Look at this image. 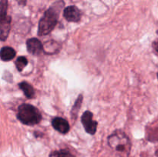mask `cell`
<instances>
[{
    "label": "cell",
    "mask_w": 158,
    "mask_h": 157,
    "mask_svg": "<svg viewBox=\"0 0 158 157\" xmlns=\"http://www.w3.org/2000/svg\"><path fill=\"white\" fill-rule=\"evenodd\" d=\"M11 21L12 18L7 15L6 18L0 19V40L6 41L9 35L11 29Z\"/></svg>",
    "instance_id": "cell-7"
},
{
    "label": "cell",
    "mask_w": 158,
    "mask_h": 157,
    "mask_svg": "<svg viewBox=\"0 0 158 157\" xmlns=\"http://www.w3.org/2000/svg\"><path fill=\"white\" fill-rule=\"evenodd\" d=\"M49 157H75L70 152L66 149H60L58 151H53L50 153Z\"/></svg>",
    "instance_id": "cell-13"
},
{
    "label": "cell",
    "mask_w": 158,
    "mask_h": 157,
    "mask_svg": "<svg viewBox=\"0 0 158 157\" xmlns=\"http://www.w3.org/2000/svg\"><path fill=\"white\" fill-rule=\"evenodd\" d=\"M153 47H154V49L158 52V42H154L153 43Z\"/></svg>",
    "instance_id": "cell-17"
},
{
    "label": "cell",
    "mask_w": 158,
    "mask_h": 157,
    "mask_svg": "<svg viewBox=\"0 0 158 157\" xmlns=\"http://www.w3.org/2000/svg\"><path fill=\"white\" fill-rule=\"evenodd\" d=\"M108 145L121 157H128L131 152V143L127 135L121 130H117L108 137Z\"/></svg>",
    "instance_id": "cell-2"
},
{
    "label": "cell",
    "mask_w": 158,
    "mask_h": 157,
    "mask_svg": "<svg viewBox=\"0 0 158 157\" xmlns=\"http://www.w3.org/2000/svg\"><path fill=\"white\" fill-rule=\"evenodd\" d=\"M63 6L64 2L60 0L52 4V6L46 11L39 22L38 35L40 36L48 35L53 30L58 22L60 13Z\"/></svg>",
    "instance_id": "cell-1"
},
{
    "label": "cell",
    "mask_w": 158,
    "mask_h": 157,
    "mask_svg": "<svg viewBox=\"0 0 158 157\" xmlns=\"http://www.w3.org/2000/svg\"><path fill=\"white\" fill-rule=\"evenodd\" d=\"M157 78H158V73H157Z\"/></svg>",
    "instance_id": "cell-19"
},
{
    "label": "cell",
    "mask_w": 158,
    "mask_h": 157,
    "mask_svg": "<svg viewBox=\"0 0 158 157\" xmlns=\"http://www.w3.org/2000/svg\"><path fill=\"white\" fill-rule=\"evenodd\" d=\"M82 102H83V95H80L77 98V101H76L75 104L73 105L72 108V111H71V115H72V119L73 118L75 119L77 118V115H78V112L80 111V107H81Z\"/></svg>",
    "instance_id": "cell-12"
},
{
    "label": "cell",
    "mask_w": 158,
    "mask_h": 157,
    "mask_svg": "<svg viewBox=\"0 0 158 157\" xmlns=\"http://www.w3.org/2000/svg\"><path fill=\"white\" fill-rule=\"evenodd\" d=\"M26 47L28 52L34 55H39L43 52V45L38 38H32L28 39L26 42Z\"/></svg>",
    "instance_id": "cell-6"
},
{
    "label": "cell",
    "mask_w": 158,
    "mask_h": 157,
    "mask_svg": "<svg viewBox=\"0 0 158 157\" xmlns=\"http://www.w3.org/2000/svg\"><path fill=\"white\" fill-rule=\"evenodd\" d=\"M60 49V44L56 41H47L43 45V52L47 54L56 53V52H59Z\"/></svg>",
    "instance_id": "cell-10"
},
{
    "label": "cell",
    "mask_w": 158,
    "mask_h": 157,
    "mask_svg": "<svg viewBox=\"0 0 158 157\" xmlns=\"http://www.w3.org/2000/svg\"><path fill=\"white\" fill-rule=\"evenodd\" d=\"M81 121L85 130L90 135H94L97 132V122L93 119V113L89 111L83 112L81 117Z\"/></svg>",
    "instance_id": "cell-4"
},
{
    "label": "cell",
    "mask_w": 158,
    "mask_h": 157,
    "mask_svg": "<svg viewBox=\"0 0 158 157\" xmlns=\"http://www.w3.org/2000/svg\"><path fill=\"white\" fill-rule=\"evenodd\" d=\"M8 0H0V19L7 16Z\"/></svg>",
    "instance_id": "cell-14"
},
{
    "label": "cell",
    "mask_w": 158,
    "mask_h": 157,
    "mask_svg": "<svg viewBox=\"0 0 158 157\" xmlns=\"http://www.w3.org/2000/svg\"><path fill=\"white\" fill-rule=\"evenodd\" d=\"M20 89L23 91L25 95L27 97L28 99H32L35 95V92H34V89L30 84H29L26 82H22L19 84Z\"/></svg>",
    "instance_id": "cell-11"
},
{
    "label": "cell",
    "mask_w": 158,
    "mask_h": 157,
    "mask_svg": "<svg viewBox=\"0 0 158 157\" xmlns=\"http://www.w3.org/2000/svg\"><path fill=\"white\" fill-rule=\"evenodd\" d=\"M28 64L27 58L25 56H19L17 58V60L15 61V66H16L17 69L19 72H21Z\"/></svg>",
    "instance_id": "cell-15"
},
{
    "label": "cell",
    "mask_w": 158,
    "mask_h": 157,
    "mask_svg": "<svg viewBox=\"0 0 158 157\" xmlns=\"http://www.w3.org/2000/svg\"><path fill=\"white\" fill-rule=\"evenodd\" d=\"M17 118L23 124L33 126L41 121L42 115L35 106L29 104H22L18 109Z\"/></svg>",
    "instance_id": "cell-3"
},
{
    "label": "cell",
    "mask_w": 158,
    "mask_h": 157,
    "mask_svg": "<svg viewBox=\"0 0 158 157\" xmlns=\"http://www.w3.org/2000/svg\"><path fill=\"white\" fill-rule=\"evenodd\" d=\"M156 155H157V156H158V150L156 152Z\"/></svg>",
    "instance_id": "cell-18"
},
{
    "label": "cell",
    "mask_w": 158,
    "mask_h": 157,
    "mask_svg": "<svg viewBox=\"0 0 158 157\" xmlns=\"http://www.w3.org/2000/svg\"><path fill=\"white\" fill-rule=\"evenodd\" d=\"M63 16L68 22H78L81 18V12L77 6H70L64 9Z\"/></svg>",
    "instance_id": "cell-5"
},
{
    "label": "cell",
    "mask_w": 158,
    "mask_h": 157,
    "mask_svg": "<svg viewBox=\"0 0 158 157\" xmlns=\"http://www.w3.org/2000/svg\"><path fill=\"white\" fill-rule=\"evenodd\" d=\"M16 52L15 49L9 46H5L0 50V58L3 61H10L15 58Z\"/></svg>",
    "instance_id": "cell-9"
},
{
    "label": "cell",
    "mask_w": 158,
    "mask_h": 157,
    "mask_svg": "<svg viewBox=\"0 0 158 157\" xmlns=\"http://www.w3.org/2000/svg\"><path fill=\"white\" fill-rule=\"evenodd\" d=\"M52 126L54 129L62 134H66L69 131V125L66 119L60 117L52 119Z\"/></svg>",
    "instance_id": "cell-8"
},
{
    "label": "cell",
    "mask_w": 158,
    "mask_h": 157,
    "mask_svg": "<svg viewBox=\"0 0 158 157\" xmlns=\"http://www.w3.org/2000/svg\"><path fill=\"white\" fill-rule=\"evenodd\" d=\"M17 2L20 6H26L27 0H17Z\"/></svg>",
    "instance_id": "cell-16"
}]
</instances>
